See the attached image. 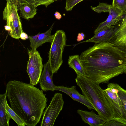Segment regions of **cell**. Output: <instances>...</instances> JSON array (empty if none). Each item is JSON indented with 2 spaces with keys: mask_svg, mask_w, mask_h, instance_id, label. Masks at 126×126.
<instances>
[{
  "mask_svg": "<svg viewBox=\"0 0 126 126\" xmlns=\"http://www.w3.org/2000/svg\"><path fill=\"white\" fill-rule=\"evenodd\" d=\"M79 58L85 77L99 84L126 73V54L110 42L95 43Z\"/></svg>",
  "mask_w": 126,
  "mask_h": 126,
  "instance_id": "1",
  "label": "cell"
},
{
  "mask_svg": "<svg viewBox=\"0 0 126 126\" xmlns=\"http://www.w3.org/2000/svg\"><path fill=\"white\" fill-rule=\"evenodd\" d=\"M6 87L11 108L26 126H36L47 105V99L43 91L30 83L16 80L9 81Z\"/></svg>",
  "mask_w": 126,
  "mask_h": 126,
  "instance_id": "2",
  "label": "cell"
},
{
  "mask_svg": "<svg viewBox=\"0 0 126 126\" xmlns=\"http://www.w3.org/2000/svg\"><path fill=\"white\" fill-rule=\"evenodd\" d=\"M75 80L83 95L92 105L100 118L105 122L113 120L114 111L109 97L99 84L80 75H77Z\"/></svg>",
  "mask_w": 126,
  "mask_h": 126,
  "instance_id": "3",
  "label": "cell"
},
{
  "mask_svg": "<svg viewBox=\"0 0 126 126\" xmlns=\"http://www.w3.org/2000/svg\"><path fill=\"white\" fill-rule=\"evenodd\" d=\"M104 91L114 110L113 120L126 126V90L117 83H111Z\"/></svg>",
  "mask_w": 126,
  "mask_h": 126,
  "instance_id": "4",
  "label": "cell"
},
{
  "mask_svg": "<svg viewBox=\"0 0 126 126\" xmlns=\"http://www.w3.org/2000/svg\"><path fill=\"white\" fill-rule=\"evenodd\" d=\"M66 37L63 30L57 31L48 53V61L53 74L57 73L63 63V54L66 46Z\"/></svg>",
  "mask_w": 126,
  "mask_h": 126,
  "instance_id": "5",
  "label": "cell"
},
{
  "mask_svg": "<svg viewBox=\"0 0 126 126\" xmlns=\"http://www.w3.org/2000/svg\"><path fill=\"white\" fill-rule=\"evenodd\" d=\"M3 12V19L6 25L11 28L9 35L12 38L19 39L21 33L23 32L20 16L18 13L17 5L12 0H7Z\"/></svg>",
  "mask_w": 126,
  "mask_h": 126,
  "instance_id": "6",
  "label": "cell"
},
{
  "mask_svg": "<svg viewBox=\"0 0 126 126\" xmlns=\"http://www.w3.org/2000/svg\"><path fill=\"white\" fill-rule=\"evenodd\" d=\"M64 103L62 94L55 93L49 106L44 112L40 126H53L63 107Z\"/></svg>",
  "mask_w": 126,
  "mask_h": 126,
  "instance_id": "7",
  "label": "cell"
},
{
  "mask_svg": "<svg viewBox=\"0 0 126 126\" xmlns=\"http://www.w3.org/2000/svg\"><path fill=\"white\" fill-rule=\"evenodd\" d=\"M29 60L27 71L30 79V83L36 85L39 82L43 67L42 59L36 49L28 50Z\"/></svg>",
  "mask_w": 126,
  "mask_h": 126,
  "instance_id": "8",
  "label": "cell"
},
{
  "mask_svg": "<svg viewBox=\"0 0 126 126\" xmlns=\"http://www.w3.org/2000/svg\"><path fill=\"white\" fill-rule=\"evenodd\" d=\"M121 21L115 26L110 42L126 54V10Z\"/></svg>",
  "mask_w": 126,
  "mask_h": 126,
  "instance_id": "9",
  "label": "cell"
},
{
  "mask_svg": "<svg viewBox=\"0 0 126 126\" xmlns=\"http://www.w3.org/2000/svg\"><path fill=\"white\" fill-rule=\"evenodd\" d=\"M109 13V16L106 20L100 23L95 30L94 34L106 28L118 25L122 20L124 14L112 5H110Z\"/></svg>",
  "mask_w": 126,
  "mask_h": 126,
  "instance_id": "10",
  "label": "cell"
},
{
  "mask_svg": "<svg viewBox=\"0 0 126 126\" xmlns=\"http://www.w3.org/2000/svg\"><path fill=\"white\" fill-rule=\"evenodd\" d=\"M54 90L59 91L63 92L70 97L74 100L86 106L89 109H95L92 105L83 95L80 94L77 90L75 86L67 87L63 86H55Z\"/></svg>",
  "mask_w": 126,
  "mask_h": 126,
  "instance_id": "11",
  "label": "cell"
},
{
  "mask_svg": "<svg viewBox=\"0 0 126 126\" xmlns=\"http://www.w3.org/2000/svg\"><path fill=\"white\" fill-rule=\"evenodd\" d=\"M53 74L48 61L44 65V69L40 77L39 83L40 87L43 91H54L55 86L53 81Z\"/></svg>",
  "mask_w": 126,
  "mask_h": 126,
  "instance_id": "12",
  "label": "cell"
},
{
  "mask_svg": "<svg viewBox=\"0 0 126 126\" xmlns=\"http://www.w3.org/2000/svg\"><path fill=\"white\" fill-rule=\"evenodd\" d=\"M54 23L51 25L49 29L45 32L38 34L34 36H29V38L30 42V46L32 49H36L46 42L52 43L54 36V34H51Z\"/></svg>",
  "mask_w": 126,
  "mask_h": 126,
  "instance_id": "13",
  "label": "cell"
},
{
  "mask_svg": "<svg viewBox=\"0 0 126 126\" xmlns=\"http://www.w3.org/2000/svg\"><path fill=\"white\" fill-rule=\"evenodd\" d=\"M77 112L83 121L90 126H103L105 123L93 110L88 111L78 109Z\"/></svg>",
  "mask_w": 126,
  "mask_h": 126,
  "instance_id": "14",
  "label": "cell"
},
{
  "mask_svg": "<svg viewBox=\"0 0 126 126\" xmlns=\"http://www.w3.org/2000/svg\"><path fill=\"white\" fill-rule=\"evenodd\" d=\"M115 26H112L101 30L95 34L92 38L78 44L87 42H92L95 43L110 42L114 31Z\"/></svg>",
  "mask_w": 126,
  "mask_h": 126,
  "instance_id": "15",
  "label": "cell"
},
{
  "mask_svg": "<svg viewBox=\"0 0 126 126\" xmlns=\"http://www.w3.org/2000/svg\"><path fill=\"white\" fill-rule=\"evenodd\" d=\"M6 97V92L0 95V126H9L10 120L12 119L6 109L5 102Z\"/></svg>",
  "mask_w": 126,
  "mask_h": 126,
  "instance_id": "16",
  "label": "cell"
},
{
  "mask_svg": "<svg viewBox=\"0 0 126 126\" xmlns=\"http://www.w3.org/2000/svg\"><path fill=\"white\" fill-rule=\"evenodd\" d=\"M69 67L73 69L77 75L85 77L83 67L78 55L69 56L68 62Z\"/></svg>",
  "mask_w": 126,
  "mask_h": 126,
  "instance_id": "17",
  "label": "cell"
},
{
  "mask_svg": "<svg viewBox=\"0 0 126 126\" xmlns=\"http://www.w3.org/2000/svg\"><path fill=\"white\" fill-rule=\"evenodd\" d=\"M18 7L21 16L27 20L33 18L37 13L36 8L29 5L20 3Z\"/></svg>",
  "mask_w": 126,
  "mask_h": 126,
  "instance_id": "18",
  "label": "cell"
},
{
  "mask_svg": "<svg viewBox=\"0 0 126 126\" xmlns=\"http://www.w3.org/2000/svg\"><path fill=\"white\" fill-rule=\"evenodd\" d=\"M59 0H20V3H25L36 8L40 5L46 7L54 1Z\"/></svg>",
  "mask_w": 126,
  "mask_h": 126,
  "instance_id": "19",
  "label": "cell"
},
{
  "mask_svg": "<svg viewBox=\"0 0 126 126\" xmlns=\"http://www.w3.org/2000/svg\"><path fill=\"white\" fill-rule=\"evenodd\" d=\"M6 109L7 111L13 119L18 126H25L24 123L20 118L8 105L6 99L5 102Z\"/></svg>",
  "mask_w": 126,
  "mask_h": 126,
  "instance_id": "20",
  "label": "cell"
},
{
  "mask_svg": "<svg viewBox=\"0 0 126 126\" xmlns=\"http://www.w3.org/2000/svg\"><path fill=\"white\" fill-rule=\"evenodd\" d=\"M110 5L104 2H99L98 6L95 7L91 6V8L92 10L98 13L102 12L109 13Z\"/></svg>",
  "mask_w": 126,
  "mask_h": 126,
  "instance_id": "21",
  "label": "cell"
},
{
  "mask_svg": "<svg viewBox=\"0 0 126 126\" xmlns=\"http://www.w3.org/2000/svg\"><path fill=\"white\" fill-rule=\"evenodd\" d=\"M112 5L124 13L126 10V0H113Z\"/></svg>",
  "mask_w": 126,
  "mask_h": 126,
  "instance_id": "22",
  "label": "cell"
},
{
  "mask_svg": "<svg viewBox=\"0 0 126 126\" xmlns=\"http://www.w3.org/2000/svg\"><path fill=\"white\" fill-rule=\"evenodd\" d=\"M84 0H66L65 9L66 11H71L77 4Z\"/></svg>",
  "mask_w": 126,
  "mask_h": 126,
  "instance_id": "23",
  "label": "cell"
},
{
  "mask_svg": "<svg viewBox=\"0 0 126 126\" xmlns=\"http://www.w3.org/2000/svg\"><path fill=\"white\" fill-rule=\"evenodd\" d=\"M124 126L123 124L114 120H111L105 122L103 126Z\"/></svg>",
  "mask_w": 126,
  "mask_h": 126,
  "instance_id": "24",
  "label": "cell"
},
{
  "mask_svg": "<svg viewBox=\"0 0 126 126\" xmlns=\"http://www.w3.org/2000/svg\"><path fill=\"white\" fill-rule=\"evenodd\" d=\"M85 35L83 33H79L78 34L77 40L78 42H80L83 40L85 38Z\"/></svg>",
  "mask_w": 126,
  "mask_h": 126,
  "instance_id": "25",
  "label": "cell"
},
{
  "mask_svg": "<svg viewBox=\"0 0 126 126\" xmlns=\"http://www.w3.org/2000/svg\"><path fill=\"white\" fill-rule=\"evenodd\" d=\"M20 38L22 40H25L29 38V36L26 33L23 32L21 33Z\"/></svg>",
  "mask_w": 126,
  "mask_h": 126,
  "instance_id": "26",
  "label": "cell"
},
{
  "mask_svg": "<svg viewBox=\"0 0 126 126\" xmlns=\"http://www.w3.org/2000/svg\"><path fill=\"white\" fill-rule=\"evenodd\" d=\"M54 15L56 18L59 20L62 17V16L61 14L57 11L55 13Z\"/></svg>",
  "mask_w": 126,
  "mask_h": 126,
  "instance_id": "27",
  "label": "cell"
},
{
  "mask_svg": "<svg viewBox=\"0 0 126 126\" xmlns=\"http://www.w3.org/2000/svg\"><path fill=\"white\" fill-rule=\"evenodd\" d=\"M12 0L15 4H17V6L20 3V0Z\"/></svg>",
  "mask_w": 126,
  "mask_h": 126,
  "instance_id": "28",
  "label": "cell"
},
{
  "mask_svg": "<svg viewBox=\"0 0 126 126\" xmlns=\"http://www.w3.org/2000/svg\"><path fill=\"white\" fill-rule=\"evenodd\" d=\"M7 0H6L7 1Z\"/></svg>",
  "mask_w": 126,
  "mask_h": 126,
  "instance_id": "29",
  "label": "cell"
}]
</instances>
